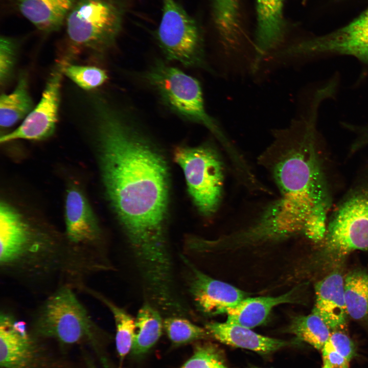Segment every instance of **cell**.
<instances>
[{
    "label": "cell",
    "instance_id": "16",
    "mask_svg": "<svg viewBox=\"0 0 368 368\" xmlns=\"http://www.w3.org/2000/svg\"><path fill=\"white\" fill-rule=\"evenodd\" d=\"M213 11L223 55L228 59H249L243 52L239 0H213Z\"/></svg>",
    "mask_w": 368,
    "mask_h": 368
},
{
    "label": "cell",
    "instance_id": "31",
    "mask_svg": "<svg viewBox=\"0 0 368 368\" xmlns=\"http://www.w3.org/2000/svg\"><path fill=\"white\" fill-rule=\"evenodd\" d=\"M321 368H337V367H331L325 365H323Z\"/></svg>",
    "mask_w": 368,
    "mask_h": 368
},
{
    "label": "cell",
    "instance_id": "32",
    "mask_svg": "<svg viewBox=\"0 0 368 368\" xmlns=\"http://www.w3.org/2000/svg\"><path fill=\"white\" fill-rule=\"evenodd\" d=\"M255 368H257V367H255Z\"/></svg>",
    "mask_w": 368,
    "mask_h": 368
},
{
    "label": "cell",
    "instance_id": "18",
    "mask_svg": "<svg viewBox=\"0 0 368 368\" xmlns=\"http://www.w3.org/2000/svg\"><path fill=\"white\" fill-rule=\"evenodd\" d=\"M44 33L59 30L76 0H7Z\"/></svg>",
    "mask_w": 368,
    "mask_h": 368
},
{
    "label": "cell",
    "instance_id": "10",
    "mask_svg": "<svg viewBox=\"0 0 368 368\" xmlns=\"http://www.w3.org/2000/svg\"><path fill=\"white\" fill-rule=\"evenodd\" d=\"M299 50L305 58L348 55L368 65V9L340 29L302 41Z\"/></svg>",
    "mask_w": 368,
    "mask_h": 368
},
{
    "label": "cell",
    "instance_id": "6",
    "mask_svg": "<svg viewBox=\"0 0 368 368\" xmlns=\"http://www.w3.org/2000/svg\"><path fill=\"white\" fill-rule=\"evenodd\" d=\"M124 11L121 0H76L65 19L69 41L77 48L106 51L121 30Z\"/></svg>",
    "mask_w": 368,
    "mask_h": 368
},
{
    "label": "cell",
    "instance_id": "22",
    "mask_svg": "<svg viewBox=\"0 0 368 368\" xmlns=\"http://www.w3.org/2000/svg\"><path fill=\"white\" fill-rule=\"evenodd\" d=\"M344 295L348 315L357 320L368 317V272L355 270L344 279Z\"/></svg>",
    "mask_w": 368,
    "mask_h": 368
},
{
    "label": "cell",
    "instance_id": "30",
    "mask_svg": "<svg viewBox=\"0 0 368 368\" xmlns=\"http://www.w3.org/2000/svg\"><path fill=\"white\" fill-rule=\"evenodd\" d=\"M88 368H96L93 364L89 363L88 364Z\"/></svg>",
    "mask_w": 368,
    "mask_h": 368
},
{
    "label": "cell",
    "instance_id": "15",
    "mask_svg": "<svg viewBox=\"0 0 368 368\" xmlns=\"http://www.w3.org/2000/svg\"><path fill=\"white\" fill-rule=\"evenodd\" d=\"M315 302L313 313L318 315L332 331L345 329L348 315L344 295V278L334 271L316 283Z\"/></svg>",
    "mask_w": 368,
    "mask_h": 368
},
{
    "label": "cell",
    "instance_id": "13",
    "mask_svg": "<svg viewBox=\"0 0 368 368\" xmlns=\"http://www.w3.org/2000/svg\"><path fill=\"white\" fill-rule=\"evenodd\" d=\"M283 3L284 0H257V24L254 45L256 70L283 48L286 35Z\"/></svg>",
    "mask_w": 368,
    "mask_h": 368
},
{
    "label": "cell",
    "instance_id": "5",
    "mask_svg": "<svg viewBox=\"0 0 368 368\" xmlns=\"http://www.w3.org/2000/svg\"><path fill=\"white\" fill-rule=\"evenodd\" d=\"M145 78L172 111L205 127L221 143L231 158L238 155V151L216 121L207 112L202 88L196 78L160 61L151 66Z\"/></svg>",
    "mask_w": 368,
    "mask_h": 368
},
{
    "label": "cell",
    "instance_id": "1",
    "mask_svg": "<svg viewBox=\"0 0 368 368\" xmlns=\"http://www.w3.org/2000/svg\"><path fill=\"white\" fill-rule=\"evenodd\" d=\"M96 110L99 162L106 197L140 273L164 276L173 268L167 233V160L129 116L102 102Z\"/></svg>",
    "mask_w": 368,
    "mask_h": 368
},
{
    "label": "cell",
    "instance_id": "8",
    "mask_svg": "<svg viewBox=\"0 0 368 368\" xmlns=\"http://www.w3.org/2000/svg\"><path fill=\"white\" fill-rule=\"evenodd\" d=\"M157 39L167 60L187 67H207L200 28L174 0H163Z\"/></svg>",
    "mask_w": 368,
    "mask_h": 368
},
{
    "label": "cell",
    "instance_id": "17",
    "mask_svg": "<svg viewBox=\"0 0 368 368\" xmlns=\"http://www.w3.org/2000/svg\"><path fill=\"white\" fill-rule=\"evenodd\" d=\"M205 329L210 335L222 343L261 354H268L288 344L284 340L264 336L250 328L227 321L210 322Z\"/></svg>",
    "mask_w": 368,
    "mask_h": 368
},
{
    "label": "cell",
    "instance_id": "24",
    "mask_svg": "<svg viewBox=\"0 0 368 368\" xmlns=\"http://www.w3.org/2000/svg\"><path fill=\"white\" fill-rule=\"evenodd\" d=\"M164 329L169 340L175 345L186 344L210 335L206 329L179 315L167 317L164 320Z\"/></svg>",
    "mask_w": 368,
    "mask_h": 368
},
{
    "label": "cell",
    "instance_id": "19",
    "mask_svg": "<svg viewBox=\"0 0 368 368\" xmlns=\"http://www.w3.org/2000/svg\"><path fill=\"white\" fill-rule=\"evenodd\" d=\"M294 290L277 296H261L243 299L225 312L228 323L250 329L265 322L271 310L280 304L291 303Z\"/></svg>",
    "mask_w": 368,
    "mask_h": 368
},
{
    "label": "cell",
    "instance_id": "26",
    "mask_svg": "<svg viewBox=\"0 0 368 368\" xmlns=\"http://www.w3.org/2000/svg\"><path fill=\"white\" fill-rule=\"evenodd\" d=\"M180 368H227L219 350L209 343L197 344Z\"/></svg>",
    "mask_w": 368,
    "mask_h": 368
},
{
    "label": "cell",
    "instance_id": "14",
    "mask_svg": "<svg viewBox=\"0 0 368 368\" xmlns=\"http://www.w3.org/2000/svg\"><path fill=\"white\" fill-rule=\"evenodd\" d=\"M35 358L34 346L26 323L11 312L0 314V365L4 368H30Z\"/></svg>",
    "mask_w": 368,
    "mask_h": 368
},
{
    "label": "cell",
    "instance_id": "20",
    "mask_svg": "<svg viewBox=\"0 0 368 368\" xmlns=\"http://www.w3.org/2000/svg\"><path fill=\"white\" fill-rule=\"evenodd\" d=\"M135 319V334L132 353L140 356L149 350L158 340L164 329L160 311L152 303H144Z\"/></svg>",
    "mask_w": 368,
    "mask_h": 368
},
{
    "label": "cell",
    "instance_id": "23",
    "mask_svg": "<svg viewBox=\"0 0 368 368\" xmlns=\"http://www.w3.org/2000/svg\"><path fill=\"white\" fill-rule=\"evenodd\" d=\"M289 329L290 332L298 339L320 351L332 332L323 319L313 312L309 315L294 317Z\"/></svg>",
    "mask_w": 368,
    "mask_h": 368
},
{
    "label": "cell",
    "instance_id": "27",
    "mask_svg": "<svg viewBox=\"0 0 368 368\" xmlns=\"http://www.w3.org/2000/svg\"><path fill=\"white\" fill-rule=\"evenodd\" d=\"M16 44L11 38L2 36L0 40V82L5 84L12 73L15 59Z\"/></svg>",
    "mask_w": 368,
    "mask_h": 368
},
{
    "label": "cell",
    "instance_id": "25",
    "mask_svg": "<svg viewBox=\"0 0 368 368\" xmlns=\"http://www.w3.org/2000/svg\"><path fill=\"white\" fill-rule=\"evenodd\" d=\"M63 73L85 90H90L104 84L108 79L106 71L92 66L63 63Z\"/></svg>",
    "mask_w": 368,
    "mask_h": 368
},
{
    "label": "cell",
    "instance_id": "4",
    "mask_svg": "<svg viewBox=\"0 0 368 368\" xmlns=\"http://www.w3.org/2000/svg\"><path fill=\"white\" fill-rule=\"evenodd\" d=\"M75 289L65 285L45 296L31 314L34 334L65 344L83 341L98 343L103 332L78 298Z\"/></svg>",
    "mask_w": 368,
    "mask_h": 368
},
{
    "label": "cell",
    "instance_id": "12",
    "mask_svg": "<svg viewBox=\"0 0 368 368\" xmlns=\"http://www.w3.org/2000/svg\"><path fill=\"white\" fill-rule=\"evenodd\" d=\"M181 259L186 269L189 293L196 308L203 314L225 313L247 297L242 290L205 274L185 256Z\"/></svg>",
    "mask_w": 368,
    "mask_h": 368
},
{
    "label": "cell",
    "instance_id": "11",
    "mask_svg": "<svg viewBox=\"0 0 368 368\" xmlns=\"http://www.w3.org/2000/svg\"><path fill=\"white\" fill-rule=\"evenodd\" d=\"M63 66L61 62L55 67L38 104L16 129L1 137V143L18 139L42 140L53 134L58 121Z\"/></svg>",
    "mask_w": 368,
    "mask_h": 368
},
{
    "label": "cell",
    "instance_id": "29",
    "mask_svg": "<svg viewBox=\"0 0 368 368\" xmlns=\"http://www.w3.org/2000/svg\"><path fill=\"white\" fill-rule=\"evenodd\" d=\"M356 136L353 141V145L357 150L368 146V124L363 125H356L354 128Z\"/></svg>",
    "mask_w": 368,
    "mask_h": 368
},
{
    "label": "cell",
    "instance_id": "7",
    "mask_svg": "<svg viewBox=\"0 0 368 368\" xmlns=\"http://www.w3.org/2000/svg\"><path fill=\"white\" fill-rule=\"evenodd\" d=\"M174 159L183 171L189 194L201 215H213L221 202L224 182L223 163L215 148L208 144L179 146Z\"/></svg>",
    "mask_w": 368,
    "mask_h": 368
},
{
    "label": "cell",
    "instance_id": "21",
    "mask_svg": "<svg viewBox=\"0 0 368 368\" xmlns=\"http://www.w3.org/2000/svg\"><path fill=\"white\" fill-rule=\"evenodd\" d=\"M33 103L28 89L26 77H19L14 90L3 94L0 97V124L1 127H10L25 119L33 109Z\"/></svg>",
    "mask_w": 368,
    "mask_h": 368
},
{
    "label": "cell",
    "instance_id": "9",
    "mask_svg": "<svg viewBox=\"0 0 368 368\" xmlns=\"http://www.w3.org/2000/svg\"><path fill=\"white\" fill-rule=\"evenodd\" d=\"M65 235L80 250L111 268L103 248L102 231L83 193L73 186L66 192L65 201Z\"/></svg>",
    "mask_w": 368,
    "mask_h": 368
},
{
    "label": "cell",
    "instance_id": "2",
    "mask_svg": "<svg viewBox=\"0 0 368 368\" xmlns=\"http://www.w3.org/2000/svg\"><path fill=\"white\" fill-rule=\"evenodd\" d=\"M65 235V234H64ZM101 263L62 238L32 226L21 215L0 221V271L32 292L49 294L106 271Z\"/></svg>",
    "mask_w": 368,
    "mask_h": 368
},
{
    "label": "cell",
    "instance_id": "3",
    "mask_svg": "<svg viewBox=\"0 0 368 368\" xmlns=\"http://www.w3.org/2000/svg\"><path fill=\"white\" fill-rule=\"evenodd\" d=\"M319 243L324 265L335 264L353 251L368 249V159L334 203Z\"/></svg>",
    "mask_w": 368,
    "mask_h": 368
},
{
    "label": "cell",
    "instance_id": "28",
    "mask_svg": "<svg viewBox=\"0 0 368 368\" xmlns=\"http://www.w3.org/2000/svg\"><path fill=\"white\" fill-rule=\"evenodd\" d=\"M333 348L349 362L356 355L355 344L345 329L332 331L328 340Z\"/></svg>",
    "mask_w": 368,
    "mask_h": 368
}]
</instances>
